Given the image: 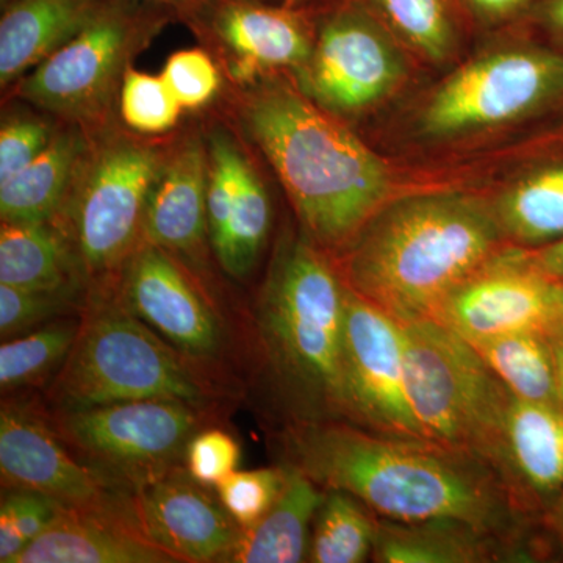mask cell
I'll list each match as a JSON object with an SVG mask.
<instances>
[{
    "mask_svg": "<svg viewBox=\"0 0 563 563\" xmlns=\"http://www.w3.org/2000/svg\"><path fill=\"white\" fill-rule=\"evenodd\" d=\"M518 254L537 272L563 280V240L540 247H518Z\"/></svg>",
    "mask_w": 563,
    "mask_h": 563,
    "instance_id": "41",
    "label": "cell"
},
{
    "mask_svg": "<svg viewBox=\"0 0 563 563\" xmlns=\"http://www.w3.org/2000/svg\"><path fill=\"white\" fill-rule=\"evenodd\" d=\"M209 154L206 131L190 128L169 136L144 218V242L172 252L196 272L209 269L207 224Z\"/></svg>",
    "mask_w": 563,
    "mask_h": 563,
    "instance_id": "19",
    "label": "cell"
},
{
    "mask_svg": "<svg viewBox=\"0 0 563 563\" xmlns=\"http://www.w3.org/2000/svg\"><path fill=\"white\" fill-rule=\"evenodd\" d=\"M0 284L31 290L88 288L76 252L55 221H2Z\"/></svg>",
    "mask_w": 563,
    "mask_h": 563,
    "instance_id": "25",
    "label": "cell"
},
{
    "mask_svg": "<svg viewBox=\"0 0 563 563\" xmlns=\"http://www.w3.org/2000/svg\"><path fill=\"white\" fill-rule=\"evenodd\" d=\"M103 0H14L0 20V87L9 91L92 20Z\"/></svg>",
    "mask_w": 563,
    "mask_h": 563,
    "instance_id": "21",
    "label": "cell"
},
{
    "mask_svg": "<svg viewBox=\"0 0 563 563\" xmlns=\"http://www.w3.org/2000/svg\"><path fill=\"white\" fill-rule=\"evenodd\" d=\"M36 109V107H35ZM63 121L36 109H11L0 125V184L40 157L55 139Z\"/></svg>",
    "mask_w": 563,
    "mask_h": 563,
    "instance_id": "35",
    "label": "cell"
},
{
    "mask_svg": "<svg viewBox=\"0 0 563 563\" xmlns=\"http://www.w3.org/2000/svg\"><path fill=\"white\" fill-rule=\"evenodd\" d=\"M432 320L466 340L548 333L563 321V280L537 272L506 247L463 282Z\"/></svg>",
    "mask_w": 563,
    "mask_h": 563,
    "instance_id": "15",
    "label": "cell"
},
{
    "mask_svg": "<svg viewBox=\"0 0 563 563\" xmlns=\"http://www.w3.org/2000/svg\"><path fill=\"white\" fill-rule=\"evenodd\" d=\"M287 481L285 465L233 472L217 485L218 498L242 529H250L269 512Z\"/></svg>",
    "mask_w": 563,
    "mask_h": 563,
    "instance_id": "36",
    "label": "cell"
},
{
    "mask_svg": "<svg viewBox=\"0 0 563 563\" xmlns=\"http://www.w3.org/2000/svg\"><path fill=\"white\" fill-rule=\"evenodd\" d=\"M510 484L525 493L550 496L563 490V406L514 396L504 428Z\"/></svg>",
    "mask_w": 563,
    "mask_h": 563,
    "instance_id": "22",
    "label": "cell"
},
{
    "mask_svg": "<svg viewBox=\"0 0 563 563\" xmlns=\"http://www.w3.org/2000/svg\"><path fill=\"white\" fill-rule=\"evenodd\" d=\"M563 107V51L521 43L476 58L437 88L420 118L422 133L453 136Z\"/></svg>",
    "mask_w": 563,
    "mask_h": 563,
    "instance_id": "11",
    "label": "cell"
},
{
    "mask_svg": "<svg viewBox=\"0 0 563 563\" xmlns=\"http://www.w3.org/2000/svg\"><path fill=\"white\" fill-rule=\"evenodd\" d=\"M122 302L233 396L243 395L247 363H255L252 329H240L196 272L172 252L143 243L117 276Z\"/></svg>",
    "mask_w": 563,
    "mask_h": 563,
    "instance_id": "9",
    "label": "cell"
},
{
    "mask_svg": "<svg viewBox=\"0 0 563 563\" xmlns=\"http://www.w3.org/2000/svg\"><path fill=\"white\" fill-rule=\"evenodd\" d=\"M0 476L3 488L40 493L65 509L133 521L131 493L81 462L55 432L44 402L25 393L2 398Z\"/></svg>",
    "mask_w": 563,
    "mask_h": 563,
    "instance_id": "13",
    "label": "cell"
},
{
    "mask_svg": "<svg viewBox=\"0 0 563 563\" xmlns=\"http://www.w3.org/2000/svg\"><path fill=\"white\" fill-rule=\"evenodd\" d=\"M242 450L224 429L207 426L192 437L185 455V466L196 483L217 488L239 468Z\"/></svg>",
    "mask_w": 563,
    "mask_h": 563,
    "instance_id": "38",
    "label": "cell"
},
{
    "mask_svg": "<svg viewBox=\"0 0 563 563\" xmlns=\"http://www.w3.org/2000/svg\"><path fill=\"white\" fill-rule=\"evenodd\" d=\"M209 154L207 224L222 272L244 280L257 265L272 229L268 191L242 141L222 122L206 131Z\"/></svg>",
    "mask_w": 563,
    "mask_h": 563,
    "instance_id": "17",
    "label": "cell"
},
{
    "mask_svg": "<svg viewBox=\"0 0 563 563\" xmlns=\"http://www.w3.org/2000/svg\"><path fill=\"white\" fill-rule=\"evenodd\" d=\"M506 239L521 247L563 240V150L533 163L493 206Z\"/></svg>",
    "mask_w": 563,
    "mask_h": 563,
    "instance_id": "27",
    "label": "cell"
},
{
    "mask_svg": "<svg viewBox=\"0 0 563 563\" xmlns=\"http://www.w3.org/2000/svg\"><path fill=\"white\" fill-rule=\"evenodd\" d=\"M344 288L346 421L395 439L428 440L407 393L401 322Z\"/></svg>",
    "mask_w": 563,
    "mask_h": 563,
    "instance_id": "14",
    "label": "cell"
},
{
    "mask_svg": "<svg viewBox=\"0 0 563 563\" xmlns=\"http://www.w3.org/2000/svg\"><path fill=\"white\" fill-rule=\"evenodd\" d=\"M401 324L407 393L426 439L487 463L514 490L504 442L512 393L453 329L435 320Z\"/></svg>",
    "mask_w": 563,
    "mask_h": 563,
    "instance_id": "7",
    "label": "cell"
},
{
    "mask_svg": "<svg viewBox=\"0 0 563 563\" xmlns=\"http://www.w3.org/2000/svg\"><path fill=\"white\" fill-rule=\"evenodd\" d=\"M162 76L185 111L206 109L222 88L221 68L203 47L174 52Z\"/></svg>",
    "mask_w": 563,
    "mask_h": 563,
    "instance_id": "37",
    "label": "cell"
},
{
    "mask_svg": "<svg viewBox=\"0 0 563 563\" xmlns=\"http://www.w3.org/2000/svg\"><path fill=\"white\" fill-rule=\"evenodd\" d=\"M468 342L514 396L526 401L561 404L548 333H512Z\"/></svg>",
    "mask_w": 563,
    "mask_h": 563,
    "instance_id": "29",
    "label": "cell"
},
{
    "mask_svg": "<svg viewBox=\"0 0 563 563\" xmlns=\"http://www.w3.org/2000/svg\"><path fill=\"white\" fill-rule=\"evenodd\" d=\"M131 510L141 536L176 562H229L243 532L185 465L133 488Z\"/></svg>",
    "mask_w": 563,
    "mask_h": 563,
    "instance_id": "18",
    "label": "cell"
},
{
    "mask_svg": "<svg viewBox=\"0 0 563 563\" xmlns=\"http://www.w3.org/2000/svg\"><path fill=\"white\" fill-rule=\"evenodd\" d=\"M60 504L40 493L3 488L0 503V562L14 563L62 514Z\"/></svg>",
    "mask_w": 563,
    "mask_h": 563,
    "instance_id": "34",
    "label": "cell"
},
{
    "mask_svg": "<svg viewBox=\"0 0 563 563\" xmlns=\"http://www.w3.org/2000/svg\"><path fill=\"white\" fill-rule=\"evenodd\" d=\"M550 523L553 526L554 531L563 539V490L559 496L558 503L554 504L553 512H551Z\"/></svg>",
    "mask_w": 563,
    "mask_h": 563,
    "instance_id": "44",
    "label": "cell"
},
{
    "mask_svg": "<svg viewBox=\"0 0 563 563\" xmlns=\"http://www.w3.org/2000/svg\"><path fill=\"white\" fill-rule=\"evenodd\" d=\"M233 398L128 309L113 277L88 287L79 335L68 361L44 388L43 402L51 410H81L180 399L222 409Z\"/></svg>",
    "mask_w": 563,
    "mask_h": 563,
    "instance_id": "5",
    "label": "cell"
},
{
    "mask_svg": "<svg viewBox=\"0 0 563 563\" xmlns=\"http://www.w3.org/2000/svg\"><path fill=\"white\" fill-rule=\"evenodd\" d=\"M87 287L31 290L0 284V339L20 336L47 322L80 313Z\"/></svg>",
    "mask_w": 563,
    "mask_h": 563,
    "instance_id": "33",
    "label": "cell"
},
{
    "mask_svg": "<svg viewBox=\"0 0 563 563\" xmlns=\"http://www.w3.org/2000/svg\"><path fill=\"white\" fill-rule=\"evenodd\" d=\"M263 2L276 3L287 9L310 11V0H263Z\"/></svg>",
    "mask_w": 563,
    "mask_h": 563,
    "instance_id": "45",
    "label": "cell"
},
{
    "mask_svg": "<svg viewBox=\"0 0 563 563\" xmlns=\"http://www.w3.org/2000/svg\"><path fill=\"white\" fill-rule=\"evenodd\" d=\"M176 20L174 11L147 0H103L74 38L25 74L9 95L81 128L113 120L132 62Z\"/></svg>",
    "mask_w": 563,
    "mask_h": 563,
    "instance_id": "8",
    "label": "cell"
},
{
    "mask_svg": "<svg viewBox=\"0 0 563 563\" xmlns=\"http://www.w3.org/2000/svg\"><path fill=\"white\" fill-rule=\"evenodd\" d=\"M85 129L87 147L54 221L90 287L117 277L143 244L147 201L169 140L139 135L117 118Z\"/></svg>",
    "mask_w": 563,
    "mask_h": 563,
    "instance_id": "6",
    "label": "cell"
},
{
    "mask_svg": "<svg viewBox=\"0 0 563 563\" xmlns=\"http://www.w3.org/2000/svg\"><path fill=\"white\" fill-rule=\"evenodd\" d=\"M299 90L331 114H357L396 90L406 68L393 32L363 0H328Z\"/></svg>",
    "mask_w": 563,
    "mask_h": 563,
    "instance_id": "12",
    "label": "cell"
},
{
    "mask_svg": "<svg viewBox=\"0 0 563 563\" xmlns=\"http://www.w3.org/2000/svg\"><path fill=\"white\" fill-rule=\"evenodd\" d=\"M468 16L485 22H499L523 18L537 0H461Z\"/></svg>",
    "mask_w": 563,
    "mask_h": 563,
    "instance_id": "39",
    "label": "cell"
},
{
    "mask_svg": "<svg viewBox=\"0 0 563 563\" xmlns=\"http://www.w3.org/2000/svg\"><path fill=\"white\" fill-rule=\"evenodd\" d=\"M47 415L55 432L81 462L131 493L184 466L192 437L217 424L221 407L139 399L81 410L47 409Z\"/></svg>",
    "mask_w": 563,
    "mask_h": 563,
    "instance_id": "10",
    "label": "cell"
},
{
    "mask_svg": "<svg viewBox=\"0 0 563 563\" xmlns=\"http://www.w3.org/2000/svg\"><path fill=\"white\" fill-rule=\"evenodd\" d=\"M287 481L269 512L242 537L232 563H299L309 558L314 517L325 490L296 466L282 462Z\"/></svg>",
    "mask_w": 563,
    "mask_h": 563,
    "instance_id": "23",
    "label": "cell"
},
{
    "mask_svg": "<svg viewBox=\"0 0 563 563\" xmlns=\"http://www.w3.org/2000/svg\"><path fill=\"white\" fill-rule=\"evenodd\" d=\"M122 515L63 509L14 563H174Z\"/></svg>",
    "mask_w": 563,
    "mask_h": 563,
    "instance_id": "20",
    "label": "cell"
},
{
    "mask_svg": "<svg viewBox=\"0 0 563 563\" xmlns=\"http://www.w3.org/2000/svg\"><path fill=\"white\" fill-rule=\"evenodd\" d=\"M87 143V129L63 122L40 157L0 184L2 221H54L68 196Z\"/></svg>",
    "mask_w": 563,
    "mask_h": 563,
    "instance_id": "24",
    "label": "cell"
},
{
    "mask_svg": "<svg viewBox=\"0 0 563 563\" xmlns=\"http://www.w3.org/2000/svg\"><path fill=\"white\" fill-rule=\"evenodd\" d=\"M80 329V313L58 318L0 346L3 395L46 388L68 361Z\"/></svg>",
    "mask_w": 563,
    "mask_h": 563,
    "instance_id": "28",
    "label": "cell"
},
{
    "mask_svg": "<svg viewBox=\"0 0 563 563\" xmlns=\"http://www.w3.org/2000/svg\"><path fill=\"white\" fill-rule=\"evenodd\" d=\"M377 528L376 514L366 504L351 493L328 488L314 517L307 562H365L373 558Z\"/></svg>",
    "mask_w": 563,
    "mask_h": 563,
    "instance_id": "30",
    "label": "cell"
},
{
    "mask_svg": "<svg viewBox=\"0 0 563 563\" xmlns=\"http://www.w3.org/2000/svg\"><path fill=\"white\" fill-rule=\"evenodd\" d=\"M523 20L539 29L551 46L563 51V0H537Z\"/></svg>",
    "mask_w": 563,
    "mask_h": 563,
    "instance_id": "40",
    "label": "cell"
},
{
    "mask_svg": "<svg viewBox=\"0 0 563 563\" xmlns=\"http://www.w3.org/2000/svg\"><path fill=\"white\" fill-rule=\"evenodd\" d=\"M284 463L320 487L351 493L383 520L462 521L509 540L521 499L487 463L428 440L395 439L350 421H287Z\"/></svg>",
    "mask_w": 563,
    "mask_h": 563,
    "instance_id": "1",
    "label": "cell"
},
{
    "mask_svg": "<svg viewBox=\"0 0 563 563\" xmlns=\"http://www.w3.org/2000/svg\"><path fill=\"white\" fill-rule=\"evenodd\" d=\"M11 2H14V0H0V5H2V9H5Z\"/></svg>",
    "mask_w": 563,
    "mask_h": 563,
    "instance_id": "46",
    "label": "cell"
},
{
    "mask_svg": "<svg viewBox=\"0 0 563 563\" xmlns=\"http://www.w3.org/2000/svg\"><path fill=\"white\" fill-rule=\"evenodd\" d=\"M507 540L462 521H379L373 559L383 563H477L498 561Z\"/></svg>",
    "mask_w": 563,
    "mask_h": 563,
    "instance_id": "26",
    "label": "cell"
},
{
    "mask_svg": "<svg viewBox=\"0 0 563 563\" xmlns=\"http://www.w3.org/2000/svg\"><path fill=\"white\" fill-rule=\"evenodd\" d=\"M235 111L284 185L303 236L325 254H342L390 202L383 158L301 90L265 77L239 87Z\"/></svg>",
    "mask_w": 563,
    "mask_h": 563,
    "instance_id": "2",
    "label": "cell"
},
{
    "mask_svg": "<svg viewBox=\"0 0 563 563\" xmlns=\"http://www.w3.org/2000/svg\"><path fill=\"white\" fill-rule=\"evenodd\" d=\"M384 24L412 49L431 60L454 51L463 18L461 0H363Z\"/></svg>",
    "mask_w": 563,
    "mask_h": 563,
    "instance_id": "31",
    "label": "cell"
},
{
    "mask_svg": "<svg viewBox=\"0 0 563 563\" xmlns=\"http://www.w3.org/2000/svg\"><path fill=\"white\" fill-rule=\"evenodd\" d=\"M344 284L306 236L282 243L250 317L255 365L288 421L343 420Z\"/></svg>",
    "mask_w": 563,
    "mask_h": 563,
    "instance_id": "4",
    "label": "cell"
},
{
    "mask_svg": "<svg viewBox=\"0 0 563 563\" xmlns=\"http://www.w3.org/2000/svg\"><path fill=\"white\" fill-rule=\"evenodd\" d=\"M147 2L166 7L176 13L177 20L188 24L209 0H147Z\"/></svg>",
    "mask_w": 563,
    "mask_h": 563,
    "instance_id": "42",
    "label": "cell"
},
{
    "mask_svg": "<svg viewBox=\"0 0 563 563\" xmlns=\"http://www.w3.org/2000/svg\"><path fill=\"white\" fill-rule=\"evenodd\" d=\"M188 25L221 54L236 87L280 69H301L312 55L310 11L263 0H209Z\"/></svg>",
    "mask_w": 563,
    "mask_h": 563,
    "instance_id": "16",
    "label": "cell"
},
{
    "mask_svg": "<svg viewBox=\"0 0 563 563\" xmlns=\"http://www.w3.org/2000/svg\"><path fill=\"white\" fill-rule=\"evenodd\" d=\"M184 113L162 74L154 76L133 68L125 73L118 96V118L129 131L163 139L179 128Z\"/></svg>",
    "mask_w": 563,
    "mask_h": 563,
    "instance_id": "32",
    "label": "cell"
},
{
    "mask_svg": "<svg viewBox=\"0 0 563 563\" xmlns=\"http://www.w3.org/2000/svg\"><path fill=\"white\" fill-rule=\"evenodd\" d=\"M495 209L462 192L390 201L340 255L343 284L399 322L432 320L473 274L501 254Z\"/></svg>",
    "mask_w": 563,
    "mask_h": 563,
    "instance_id": "3",
    "label": "cell"
},
{
    "mask_svg": "<svg viewBox=\"0 0 563 563\" xmlns=\"http://www.w3.org/2000/svg\"><path fill=\"white\" fill-rule=\"evenodd\" d=\"M551 347L555 366V380H558L559 401L563 406V321L550 333Z\"/></svg>",
    "mask_w": 563,
    "mask_h": 563,
    "instance_id": "43",
    "label": "cell"
}]
</instances>
